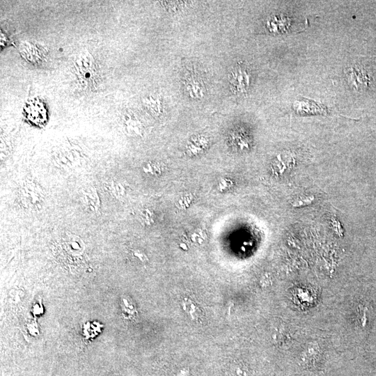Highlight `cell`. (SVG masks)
Returning a JSON list of instances; mask_svg holds the SVG:
<instances>
[{"label": "cell", "mask_w": 376, "mask_h": 376, "mask_svg": "<svg viewBox=\"0 0 376 376\" xmlns=\"http://www.w3.org/2000/svg\"><path fill=\"white\" fill-rule=\"evenodd\" d=\"M347 78L350 85L357 90L366 88L368 84V75L363 69L354 67L348 69L346 72Z\"/></svg>", "instance_id": "obj_5"}, {"label": "cell", "mask_w": 376, "mask_h": 376, "mask_svg": "<svg viewBox=\"0 0 376 376\" xmlns=\"http://www.w3.org/2000/svg\"><path fill=\"white\" fill-rule=\"evenodd\" d=\"M75 66L81 79L84 80L93 79L95 71V63L93 56L87 51L78 56Z\"/></svg>", "instance_id": "obj_1"}, {"label": "cell", "mask_w": 376, "mask_h": 376, "mask_svg": "<svg viewBox=\"0 0 376 376\" xmlns=\"http://www.w3.org/2000/svg\"><path fill=\"white\" fill-rule=\"evenodd\" d=\"M230 81L236 93H244L249 86L250 75L245 68L237 65L230 72Z\"/></svg>", "instance_id": "obj_2"}, {"label": "cell", "mask_w": 376, "mask_h": 376, "mask_svg": "<svg viewBox=\"0 0 376 376\" xmlns=\"http://www.w3.org/2000/svg\"><path fill=\"white\" fill-rule=\"evenodd\" d=\"M294 109L299 113L306 114H327V109L323 104H320L313 100L303 98L296 101L294 104Z\"/></svg>", "instance_id": "obj_4"}, {"label": "cell", "mask_w": 376, "mask_h": 376, "mask_svg": "<svg viewBox=\"0 0 376 376\" xmlns=\"http://www.w3.org/2000/svg\"><path fill=\"white\" fill-rule=\"evenodd\" d=\"M314 200L313 196H306L305 198L298 199L292 203L293 207H301L302 205H308Z\"/></svg>", "instance_id": "obj_6"}, {"label": "cell", "mask_w": 376, "mask_h": 376, "mask_svg": "<svg viewBox=\"0 0 376 376\" xmlns=\"http://www.w3.org/2000/svg\"><path fill=\"white\" fill-rule=\"evenodd\" d=\"M26 118L33 123L42 125L47 119V111L42 102L38 100L27 102L24 107Z\"/></svg>", "instance_id": "obj_3"}]
</instances>
